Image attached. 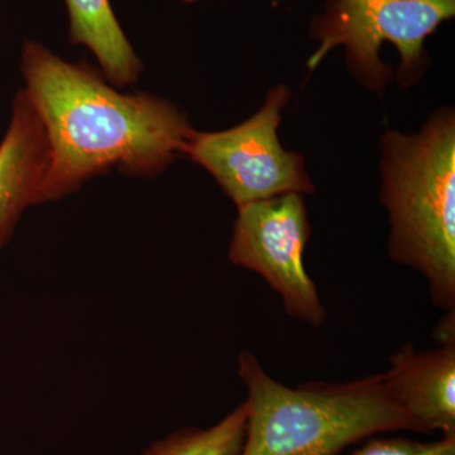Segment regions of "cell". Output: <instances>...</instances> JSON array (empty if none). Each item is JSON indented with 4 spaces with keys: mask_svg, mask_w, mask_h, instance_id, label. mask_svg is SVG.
Segmentation results:
<instances>
[{
    "mask_svg": "<svg viewBox=\"0 0 455 455\" xmlns=\"http://www.w3.org/2000/svg\"><path fill=\"white\" fill-rule=\"evenodd\" d=\"M388 256L423 275L434 307L455 313V123L436 114L415 136L383 140Z\"/></svg>",
    "mask_w": 455,
    "mask_h": 455,
    "instance_id": "obj_3",
    "label": "cell"
},
{
    "mask_svg": "<svg viewBox=\"0 0 455 455\" xmlns=\"http://www.w3.org/2000/svg\"><path fill=\"white\" fill-rule=\"evenodd\" d=\"M182 2H185V3H193V2H196V0H182Z\"/></svg>",
    "mask_w": 455,
    "mask_h": 455,
    "instance_id": "obj_13",
    "label": "cell"
},
{
    "mask_svg": "<svg viewBox=\"0 0 455 455\" xmlns=\"http://www.w3.org/2000/svg\"><path fill=\"white\" fill-rule=\"evenodd\" d=\"M20 70L50 143L42 203L75 193L113 169L154 178L185 154L194 133L169 101L147 92L124 94L92 66L66 61L40 42H25Z\"/></svg>",
    "mask_w": 455,
    "mask_h": 455,
    "instance_id": "obj_1",
    "label": "cell"
},
{
    "mask_svg": "<svg viewBox=\"0 0 455 455\" xmlns=\"http://www.w3.org/2000/svg\"><path fill=\"white\" fill-rule=\"evenodd\" d=\"M247 416L244 401L208 429L185 427L158 440L143 455H239L243 448Z\"/></svg>",
    "mask_w": 455,
    "mask_h": 455,
    "instance_id": "obj_10",
    "label": "cell"
},
{
    "mask_svg": "<svg viewBox=\"0 0 455 455\" xmlns=\"http://www.w3.org/2000/svg\"><path fill=\"white\" fill-rule=\"evenodd\" d=\"M311 226L301 194L239 206L230 262L256 272L280 296L287 315L317 328L326 310L304 266Z\"/></svg>",
    "mask_w": 455,
    "mask_h": 455,
    "instance_id": "obj_6",
    "label": "cell"
},
{
    "mask_svg": "<svg viewBox=\"0 0 455 455\" xmlns=\"http://www.w3.org/2000/svg\"><path fill=\"white\" fill-rule=\"evenodd\" d=\"M238 376L248 407L239 455H340L379 434H423L392 398L382 373L287 387L245 350L238 357Z\"/></svg>",
    "mask_w": 455,
    "mask_h": 455,
    "instance_id": "obj_2",
    "label": "cell"
},
{
    "mask_svg": "<svg viewBox=\"0 0 455 455\" xmlns=\"http://www.w3.org/2000/svg\"><path fill=\"white\" fill-rule=\"evenodd\" d=\"M50 167V143L25 89L13 99L11 121L0 140V251L27 208L41 204Z\"/></svg>",
    "mask_w": 455,
    "mask_h": 455,
    "instance_id": "obj_7",
    "label": "cell"
},
{
    "mask_svg": "<svg viewBox=\"0 0 455 455\" xmlns=\"http://www.w3.org/2000/svg\"><path fill=\"white\" fill-rule=\"evenodd\" d=\"M397 405L425 435H455V344L418 352L403 344L388 358L382 373Z\"/></svg>",
    "mask_w": 455,
    "mask_h": 455,
    "instance_id": "obj_8",
    "label": "cell"
},
{
    "mask_svg": "<svg viewBox=\"0 0 455 455\" xmlns=\"http://www.w3.org/2000/svg\"><path fill=\"white\" fill-rule=\"evenodd\" d=\"M284 86L271 90L265 106L242 124L220 132H196L185 154L212 173L236 208L286 194H310L313 184L301 156L278 140Z\"/></svg>",
    "mask_w": 455,
    "mask_h": 455,
    "instance_id": "obj_4",
    "label": "cell"
},
{
    "mask_svg": "<svg viewBox=\"0 0 455 455\" xmlns=\"http://www.w3.org/2000/svg\"><path fill=\"white\" fill-rule=\"evenodd\" d=\"M454 14L455 0H331L317 20L320 44L309 66L315 68L329 51L344 46L359 76L381 84L387 70L379 50L391 42L403 60V73L410 75L420 66L425 40Z\"/></svg>",
    "mask_w": 455,
    "mask_h": 455,
    "instance_id": "obj_5",
    "label": "cell"
},
{
    "mask_svg": "<svg viewBox=\"0 0 455 455\" xmlns=\"http://www.w3.org/2000/svg\"><path fill=\"white\" fill-rule=\"evenodd\" d=\"M434 338L439 346L455 344V313H445L434 331Z\"/></svg>",
    "mask_w": 455,
    "mask_h": 455,
    "instance_id": "obj_12",
    "label": "cell"
},
{
    "mask_svg": "<svg viewBox=\"0 0 455 455\" xmlns=\"http://www.w3.org/2000/svg\"><path fill=\"white\" fill-rule=\"evenodd\" d=\"M71 44H82L97 57L108 82L118 88L136 83L142 61L114 13L110 0H64Z\"/></svg>",
    "mask_w": 455,
    "mask_h": 455,
    "instance_id": "obj_9",
    "label": "cell"
},
{
    "mask_svg": "<svg viewBox=\"0 0 455 455\" xmlns=\"http://www.w3.org/2000/svg\"><path fill=\"white\" fill-rule=\"evenodd\" d=\"M350 455H455V435L434 442H420L405 436L379 434L364 440Z\"/></svg>",
    "mask_w": 455,
    "mask_h": 455,
    "instance_id": "obj_11",
    "label": "cell"
}]
</instances>
